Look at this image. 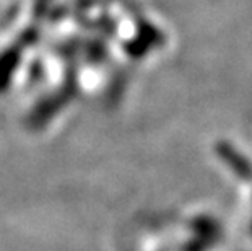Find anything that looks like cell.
I'll return each mask as SVG.
<instances>
[{
  "mask_svg": "<svg viewBox=\"0 0 252 251\" xmlns=\"http://www.w3.org/2000/svg\"><path fill=\"white\" fill-rule=\"evenodd\" d=\"M194 230L197 233V237L205 242L207 245H210L213 242H217L220 237V225L208 217H198L194 220Z\"/></svg>",
  "mask_w": 252,
  "mask_h": 251,
  "instance_id": "obj_1",
  "label": "cell"
},
{
  "mask_svg": "<svg viewBox=\"0 0 252 251\" xmlns=\"http://www.w3.org/2000/svg\"><path fill=\"white\" fill-rule=\"evenodd\" d=\"M223 157L229 165H231L234 173L238 176H241V178H244V179H251L252 178V167L248 162H246V160L239 158V155H236L231 150H224Z\"/></svg>",
  "mask_w": 252,
  "mask_h": 251,
  "instance_id": "obj_2",
  "label": "cell"
},
{
  "mask_svg": "<svg viewBox=\"0 0 252 251\" xmlns=\"http://www.w3.org/2000/svg\"><path fill=\"white\" fill-rule=\"evenodd\" d=\"M251 233H252V222H251Z\"/></svg>",
  "mask_w": 252,
  "mask_h": 251,
  "instance_id": "obj_3",
  "label": "cell"
}]
</instances>
